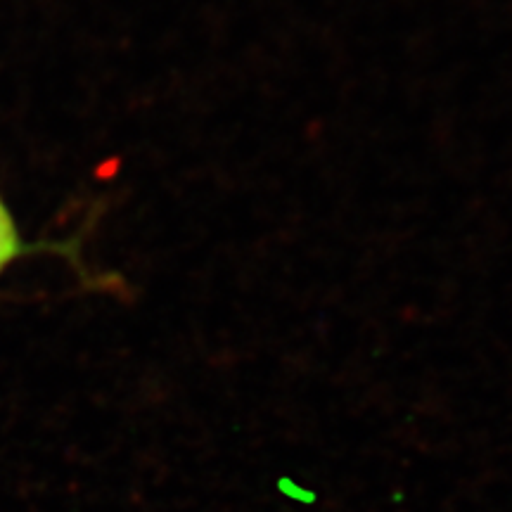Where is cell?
I'll use <instances>...</instances> for the list:
<instances>
[{
  "label": "cell",
  "instance_id": "obj_1",
  "mask_svg": "<svg viewBox=\"0 0 512 512\" xmlns=\"http://www.w3.org/2000/svg\"><path fill=\"white\" fill-rule=\"evenodd\" d=\"M19 254H24V245L22 238H19L17 223L12 219L8 207H5V202L0 200V273H3Z\"/></svg>",
  "mask_w": 512,
  "mask_h": 512
}]
</instances>
